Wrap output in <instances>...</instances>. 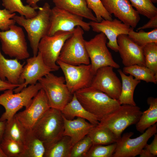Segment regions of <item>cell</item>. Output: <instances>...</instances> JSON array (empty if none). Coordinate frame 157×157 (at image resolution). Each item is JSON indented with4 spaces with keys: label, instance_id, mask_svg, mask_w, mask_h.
<instances>
[{
    "label": "cell",
    "instance_id": "cb8c5ba5",
    "mask_svg": "<svg viewBox=\"0 0 157 157\" xmlns=\"http://www.w3.org/2000/svg\"><path fill=\"white\" fill-rule=\"evenodd\" d=\"M122 80V88L119 100L121 105L127 104L136 105L133 99L134 91L136 87L140 83L131 75L124 74L120 69L117 70Z\"/></svg>",
    "mask_w": 157,
    "mask_h": 157
},
{
    "label": "cell",
    "instance_id": "60d3db41",
    "mask_svg": "<svg viewBox=\"0 0 157 157\" xmlns=\"http://www.w3.org/2000/svg\"><path fill=\"white\" fill-rule=\"evenodd\" d=\"M149 21L142 26L139 27L137 30H144L149 28H157V15L149 19Z\"/></svg>",
    "mask_w": 157,
    "mask_h": 157
},
{
    "label": "cell",
    "instance_id": "30bf717a",
    "mask_svg": "<svg viewBox=\"0 0 157 157\" xmlns=\"http://www.w3.org/2000/svg\"><path fill=\"white\" fill-rule=\"evenodd\" d=\"M73 32L58 31L51 36L46 35L40 40L38 52L46 65L53 71L59 69L57 61L65 42Z\"/></svg>",
    "mask_w": 157,
    "mask_h": 157
},
{
    "label": "cell",
    "instance_id": "bcb514c9",
    "mask_svg": "<svg viewBox=\"0 0 157 157\" xmlns=\"http://www.w3.org/2000/svg\"><path fill=\"white\" fill-rule=\"evenodd\" d=\"M0 142H0V157H7L1 148Z\"/></svg>",
    "mask_w": 157,
    "mask_h": 157
},
{
    "label": "cell",
    "instance_id": "ffe728a7",
    "mask_svg": "<svg viewBox=\"0 0 157 157\" xmlns=\"http://www.w3.org/2000/svg\"><path fill=\"white\" fill-rule=\"evenodd\" d=\"M63 116L64 123L63 135L67 136L70 138L72 147L88 135L91 130L95 126L85 119L80 117L69 120Z\"/></svg>",
    "mask_w": 157,
    "mask_h": 157
},
{
    "label": "cell",
    "instance_id": "ba28073f",
    "mask_svg": "<svg viewBox=\"0 0 157 157\" xmlns=\"http://www.w3.org/2000/svg\"><path fill=\"white\" fill-rule=\"evenodd\" d=\"M107 38L102 32L89 40H85L86 49L94 75L99 69L102 67L110 66L116 69L120 67L113 59L107 46Z\"/></svg>",
    "mask_w": 157,
    "mask_h": 157
},
{
    "label": "cell",
    "instance_id": "7402d4cb",
    "mask_svg": "<svg viewBox=\"0 0 157 157\" xmlns=\"http://www.w3.org/2000/svg\"><path fill=\"white\" fill-rule=\"evenodd\" d=\"M55 6L91 21L97 22L86 0H53Z\"/></svg>",
    "mask_w": 157,
    "mask_h": 157
},
{
    "label": "cell",
    "instance_id": "4dcf8cb0",
    "mask_svg": "<svg viewBox=\"0 0 157 157\" xmlns=\"http://www.w3.org/2000/svg\"><path fill=\"white\" fill-rule=\"evenodd\" d=\"M122 71L125 74L131 75L138 80L155 84L157 83V76L152 71L145 66L134 65L124 67Z\"/></svg>",
    "mask_w": 157,
    "mask_h": 157
},
{
    "label": "cell",
    "instance_id": "5bb4252c",
    "mask_svg": "<svg viewBox=\"0 0 157 157\" xmlns=\"http://www.w3.org/2000/svg\"><path fill=\"white\" fill-rule=\"evenodd\" d=\"M50 108L45 93L42 88L25 109L15 116L26 129L31 130Z\"/></svg>",
    "mask_w": 157,
    "mask_h": 157
},
{
    "label": "cell",
    "instance_id": "d6a6232c",
    "mask_svg": "<svg viewBox=\"0 0 157 157\" xmlns=\"http://www.w3.org/2000/svg\"><path fill=\"white\" fill-rule=\"evenodd\" d=\"M0 143L7 157H23L24 152L23 143L5 138H3Z\"/></svg>",
    "mask_w": 157,
    "mask_h": 157
},
{
    "label": "cell",
    "instance_id": "7c38bea8",
    "mask_svg": "<svg viewBox=\"0 0 157 157\" xmlns=\"http://www.w3.org/2000/svg\"><path fill=\"white\" fill-rule=\"evenodd\" d=\"M56 63L63 73L65 83L71 93L90 86L94 75L90 64L74 65L59 60Z\"/></svg>",
    "mask_w": 157,
    "mask_h": 157
},
{
    "label": "cell",
    "instance_id": "6da1fadb",
    "mask_svg": "<svg viewBox=\"0 0 157 157\" xmlns=\"http://www.w3.org/2000/svg\"><path fill=\"white\" fill-rule=\"evenodd\" d=\"M74 93L84 108L99 121L121 105L119 100L113 99L91 86L78 90Z\"/></svg>",
    "mask_w": 157,
    "mask_h": 157
},
{
    "label": "cell",
    "instance_id": "9a60e30c",
    "mask_svg": "<svg viewBox=\"0 0 157 157\" xmlns=\"http://www.w3.org/2000/svg\"><path fill=\"white\" fill-rule=\"evenodd\" d=\"M113 68L106 66L99 69L93 78L90 86L106 94L111 98L118 100L122 88L120 80Z\"/></svg>",
    "mask_w": 157,
    "mask_h": 157
},
{
    "label": "cell",
    "instance_id": "484cf974",
    "mask_svg": "<svg viewBox=\"0 0 157 157\" xmlns=\"http://www.w3.org/2000/svg\"><path fill=\"white\" fill-rule=\"evenodd\" d=\"M147 102L149 106V108L142 112L139 119L135 124L137 130L142 133L157 122V98L149 97Z\"/></svg>",
    "mask_w": 157,
    "mask_h": 157
},
{
    "label": "cell",
    "instance_id": "7bdbcfd3",
    "mask_svg": "<svg viewBox=\"0 0 157 157\" xmlns=\"http://www.w3.org/2000/svg\"><path fill=\"white\" fill-rule=\"evenodd\" d=\"M6 121H0V142L3 139V135L5 130Z\"/></svg>",
    "mask_w": 157,
    "mask_h": 157
},
{
    "label": "cell",
    "instance_id": "44dd1931",
    "mask_svg": "<svg viewBox=\"0 0 157 157\" xmlns=\"http://www.w3.org/2000/svg\"><path fill=\"white\" fill-rule=\"evenodd\" d=\"M16 58L8 59L2 54L0 47V78L5 81L6 78L10 83L20 85L19 78L24 65Z\"/></svg>",
    "mask_w": 157,
    "mask_h": 157
},
{
    "label": "cell",
    "instance_id": "f546056e",
    "mask_svg": "<svg viewBox=\"0 0 157 157\" xmlns=\"http://www.w3.org/2000/svg\"><path fill=\"white\" fill-rule=\"evenodd\" d=\"M2 5L11 13L17 12L27 19L35 16L38 9L28 5H24L21 0H2Z\"/></svg>",
    "mask_w": 157,
    "mask_h": 157
},
{
    "label": "cell",
    "instance_id": "1f68e13d",
    "mask_svg": "<svg viewBox=\"0 0 157 157\" xmlns=\"http://www.w3.org/2000/svg\"><path fill=\"white\" fill-rule=\"evenodd\" d=\"M135 31L134 28L131 27L128 34V37L135 43L142 47L151 43H157V28L148 32L143 30Z\"/></svg>",
    "mask_w": 157,
    "mask_h": 157
},
{
    "label": "cell",
    "instance_id": "f35d334b",
    "mask_svg": "<svg viewBox=\"0 0 157 157\" xmlns=\"http://www.w3.org/2000/svg\"><path fill=\"white\" fill-rule=\"evenodd\" d=\"M16 15V13H11L5 8L0 9V29L7 31L11 25L15 24L16 22L13 18Z\"/></svg>",
    "mask_w": 157,
    "mask_h": 157
},
{
    "label": "cell",
    "instance_id": "f6af8a7d",
    "mask_svg": "<svg viewBox=\"0 0 157 157\" xmlns=\"http://www.w3.org/2000/svg\"><path fill=\"white\" fill-rule=\"evenodd\" d=\"M41 0H26V2L28 5L32 7L39 9V7L37 5L38 2Z\"/></svg>",
    "mask_w": 157,
    "mask_h": 157
},
{
    "label": "cell",
    "instance_id": "e0dca14e",
    "mask_svg": "<svg viewBox=\"0 0 157 157\" xmlns=\"http://www.w3.org/2000/svg\"><path fill=\"white\" fill-rule=\"evenodd\" d=\"M89 23L94 31L102 32L105 34L108 40L107 47L115 52L118 51V37L122 34L128 35L131 27L116 19L112 20L103 19L99 22L91 21Z\"/></svg>",
    "mask_w": 157,
    "mask_h": 157
},
{
    "label": "cell",
    "instance_id": "b9f144b4",
    "mask_svg": "<svg viewBox=\"0 0 157 157\" xmlns=\"http://www.w3.org/2000/svg\"><path fill=\"white\" fill-rule=\"evenodd\" d=\"M19 86L12 84L7 80H2L0 78V92L8 89L13 90Z\"/></svg>",
    "mask_w": 157,
    "mask_h": 157
},
{
    "label": "cell",
    "instance_id": "d4e9b609",
    "mask_svg": "<svg viewBox=\"0 0 157 157\" xmlns=\"http://www.w3.org/2000/svg\"><path fill=\"white\" fill-rule=\"evenodd\" d=\"M44 157H70L72 146L70 138L63 135L49 144L44 145Z\"/></svg>",
    "mask_w": 157,
    "mask_h": 157
},
{
    "label": "cell",
    "instance_id": "e575fe53",
    "mask_svg": "<svg viewBox=\"0 0 157 157\" xmlns=\"http://www.w3.org/2000/svg\"><path fill=\"white\" fill-rule=\"evenodd\" d=\"M139 14L148 19L157 15V8L151 0H129Z\"/></svg>",
    "mask_w": 157,
    "mask_h": 157
},
{
    "label": "cell",
    "instance_id": "83f0119b",
    "mask_svg": "<svg viewBox=\"0 0 157 157\" xmlns=\"http://www.w3.org/2000/svg\"><path fill=\"white\" fill-rule=\"evenodd\" d=\"M27 131V129L14 116L10 120L6 121L3 138L23 143Z\"/></svg>",
    "mask_w": 157,
    "mask_h": 157
},
{
    "label": "cell",
    "instance_id": "74e56055",
    "mask_svg": "<svg viewBox=\"0 0 157 157\" xmlns=\"http://www.w3.org/2000/svg\"><path fill=\"white\" fill-rule=\"evenodd\" d=\"M92 145L91 139L87 135L72 146L70 157H85Z\"/></svg>",
    "mask_w": 157,
    "mask_h": 157
},
{
    "label": "cell",
    "instance_id": "ee69618b",
    "mask_svg": "<svg viewBox=\"0 0 157 157\" xmlns=\"http://www.w3.org/2000/svg\"><path fill=\"white\" fill-rule=\"evenodd\" d=\"M139 155L140 157H154V156L150 153L145 148L143 149L141 151Z\"/></svg>",
    "mask_w": 157,
    "mask_h": 157
},
{
    "label": "cell",
    "instance_id": "7dc6e473",
    "mask_svg": "<svg viewBox=\"0 0 157 157\" xmlns=\"http://www.w3.org/2000/svg\"><path fill=\"white\" fill-rule=\"evenodd\" d=\"M153 3H156L157 2V0H151Z\"/></svg>",
    "mask_w": 157,
    "mask_h": 157
},
{
    "label": "cell",
    "instance_id": "4fadbf2b",
    "mask_svg": "<svg viewBox=\"0 0 157 157\" xmlns=\"http://www.w3.org/2000/svg\"><path fill=\"white\" fill-rule=\"evenodd\" d=\"M83 18L55 6L51 9L48 35H52L58 31L73 32L78 26L88 31L91 28L89 24L83 21Z\"/></svg>",
    "mask_w": 157,
    "mask_h": 157
},
{
    "label": "cell",
    "instance_id": "836d02e7",
    "mask_svg": "<svg viewBox=\"0 0 157 157\" xmlns=\"http://www.w3.org/2000/svg\"><path fill=\"white\" fill-rule=\"evenodd\" d=\"M145 66L157 76V43H151L143 48Z\"/></svg>",
    "mask_w": 157,
    "mask_h": 157
},
{
    "label": "cell",
    "instance_id": "8d00e7d4",
    "mask_svg": "<svg viewBox=\"0 0 157 157\" xmlns=\"http://www.w3.org/2000/svg\"><path fill=\"white\" fill-rule=\"evenodd\" d=\"M88 7L95 14L97 22L103 19L112 20V15L105 9L101 0H86Z\"/></svg>",
    "mask_w": 157,
    "mask_h": 157
},
{
    "label": "cell",
    "instance_id": "7a4b0ae2",
    "mask_svg": "<svg viewBox=\"0 0 157 157\" xmlns=\"http://www.w3.org/2000/svg\"><path fill=\"white\" fill-rule=\"evenodd\" d=\"M38 9L37 15L33 18L27 19L16 15L13 18L26 30L33 56L37 55L39 42L42 38L48 35L50 26L51 8L49 3H45Z\"/></svg>",
    "mask_w": 157,
    "mask_h": 157
},
{
    "label": "cell",
    "instance_id": "277c9868",
    "mask_svg": "<svg viewBox=\"0 0 157 157\" xmlns=\"http://www.w3.org/2000/svg\"><path fill=\"white\" fill-rule=\"evenodd\" d=\"M142 113L136 105L122 104L100 120L97 126L109 129L118 139L127 127L136 124Z\"/></svg>",
    "mask_w": 157,
    "mask_h": 157
},
{
    "label": "cell",
    "instance_id": "ab89813d",
    "mask_svg": "<svg viewBox=\"0 0 157 157\" xmlns=\"http://www.w3.org/2000/svg\"><path fill=\"white\" fill-rule=\"evenodd\" d=\"M154 135V138L152 142L150 144H147L144 148L155 157L157 156V134L156 133Z\"/></svg>",
    "mask_w": 157,
    "mask_h": 157
},
{
    "label": "cell",
    "instance_id": "8fae6325",
    "mask_svg": "<svg viewBox=\"0 0 157 157\" xmlns=\"http://www.w3.org/2000/svg\"><path fill=\"white\" fill-rule=\"evenodd\" d=\"M156 123L147 129L142 134L134 138L132 132L124 133L117 139L116 147L112 157H134L139 155L151 137L157 132Z\"/></svg>",
    "mask_w": 157,
    "mask_h": 157
},
{
    "label": "cell",
    "instance_id": "d6986e66",
    "mask_svg": "<svg viewBox=\"0 0 157 157\" xmlns=\"http://www.w3.org/2000/svg\"><path fill=\"white\" fill-rule=\"evenodd\" d=\"M118 51L125 67L134 65L145 66L143 47L133 41L126 34H121L117 38Z\"/></svg>",
    "mask_w": 157,
    "mask_h": 157
},
{
    "label": "cell",
    "instance_id": "603a6c76",
    "mask_svg": "<svg viewBox=\"0 0 157 157\" xmlns=\"http://www.w3.org/2000/svg\"><path fill=\"white\" fill-rule=\"evenodd\" d=\"M61 112L62 115L68 119L72 120L75 117H80L88 121L95 126H97L99 122L95 116L84 108L74 93L71 100Z\"/></svg>",
    "mask_w": 157,
    "mask_h": 157
},
{
    "label": "cell",
    "instance_id": "2e32d148",
    "mask_svg": "<svg viewBox=\"0 0 157 157\" xmlns=\"http://www.w3.org/2000/svg\"><path fill=\"white\" fill-rule=\"evenodd\" d=\"M26 61L20 76V85L13 90L15 93L19 92L28 85L35 84L42 77L53 71L45 64L38 52L37 55L26 59Z\"/></svg>",
    "mask_w": 157,
    "mask_h": 157
},
{
    "label": "cell",
    "instance_id": "4316f807",
    "mask_svg": "<svg viewBox=\"0 0 157 157\" xmlns=\"http://www.w3.org/2000/svg\"><path fill=\"white\" fill-rule=\"evenodd\" d=\"M23 144L24 152L23 157H44L45 151L44 144L31 129H27Z\"/></svg>",
    "mask_w": 157,
    "mask_h": 157
},
{
    "label": "cell",
    "instance_id": "9c48e42d",
    "mask_svg": "<svg viewBox=\"0 0 157 157\" xmlns=\"http://www.w3.org/2000/svg\"><path fill=\"white\" fill-rule=\"evenodd\" d=\"M0 41L1 50L6 55L18 60L29 57L25 35L21 27L15 24L8 30L0 31Z\"/></svg>",
    "mask_w": 157,
    "mask_h": 157
},
{
    "label": "cell",
    "instance_id": "d590c367",
    "mask_svg": "<svg viewBox=\"0 0 157 157\" xmlns=\"http://www.w3.org/2000/svg\"><path fill=\"white\" fill-rule=\"evenodd\" d=\"M116 147V142L106 145L92 144L85 157H112Z\"/></svg>",
    "mask_w": 157,
    "mask_h": 157
},
{
    "label": "cell",
    "instance_id": "ac0fdd59",
    "mask_svg": "<svg viewBox=\"0 0 157 157\" xmlns=\"http://www.w3.org/2000/svg\"><path fill=\"white\" fill-rule=\"evenodd\" d=\"M104 7L122 22L135 28L140 20V14L129 0H101Z\"/></svg>",
    "mask_w": 157,
    "mask_h": 157
},
{
    "label": "cell",
    "instance_id": "52a82bcc",
    "mask_svg": "<svg viewBox=\"0 0 157 157\" xmlns=\"http://www.w3.org/2000/svg\"><path fill=\"white\" fill-rule=\"evenodd\" d=\"M83 30L77 26L65 42L58 60L71 65L90 64L83 37Z\"/></svg>",
    "mask_w": 157,
    "mask_h": 157
},
{
    "label": "cell",
    "instance_id": "5b68a950",
    "mask_svg": "<svg viewBox=\"0 0 157 157\" xmlns=\"http://www.w3.org/2000/svg\"><path fill=\"white\" fill-rule=\"evenodd\" d=\"M31 130L44 145L59 138L63 135L64 130V120L61 111L50 108Z\"/></svg>",
    "mask_w": 157,
    "mask_h": 157
},
{
    "label": "cell",
    "instance_id": "f1b7e54d",
    "mask_svg": "<svg viewBox=\"0 0 157 157\" xmlns=\"http://www.w3.org/2000/svg\"><path fill=\"white\" fill-rule=\"evenodd\" d=\"M90 138L92 144L106 145L116 142L117 138L109 129L96 126L87 135Z\"/></svg>",
    "mask_w": 157,
    "mask_h": 157
},
{
    "label": "cell",
    "instance_id": "8992f818",
    "mask_svg": "<svg viewBox=\"0 0 157 157\" xmlns=\"http://www.w3.org/2000/svg\"><path fill=\"white\" fill-rule=\"evenodd\" d=\"M38 82L45 93L51 108L61 111L72 99L73 94L68 89L64 77L50 72Z\"/></svg>",
    "mask_w": 157,
    "mask_h": 157
},
{
    "label": "cell",
    "instance_id": "3957f363",
    "mask_svg": "<svg viewBox=\"0 0 157 157\" xmlns=\"http://www.w3.org/2000/svg\"><path fill=\"white\" fill-rule=\"evenodd\" d=\"M42 88L41 84L38 82L35 84L29 85L17 93H14L13 89L4 91L0 94V105L4 107L5 111L1 115L0 121L10 120L19 110L23 107H27Z\"/></svg>",
    "mask_w": 157,
    "mask_h": 157
}]
</instances>
